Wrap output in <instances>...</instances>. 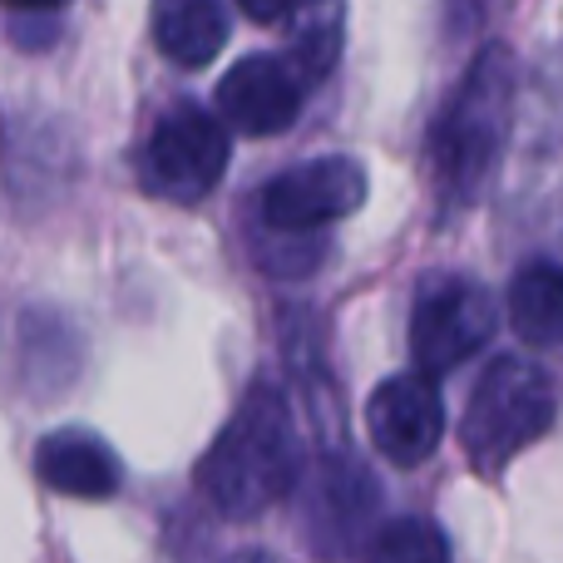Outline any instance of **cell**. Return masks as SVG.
<instances>
[{
    "instance_id": "obj_1",
    "label": "cell",
    "mask_w": 563,
    "mask_h": 563,
    "mask_svg": "<svg viewBox=\"0 0 563 563\" xmlns=\"http://www.w3.org/2000/svg\"><path fill=\"white\" fill-rule=\"evenodd\" d=\"M301 470L291 406L277 386H253V396L218 430L213 450L198 465V485L223 515L253 519L273 509Z\"/></svg>"
},
{
    "instance_id": "obj_2",
    "label": "cell",
    "mask_w": 563,
    "mask_h": 563,
    "mask_svg": "<svg viewBox=\"0 0 563 563\" xmlns=\"http://www.w3.org/2000/svg\"><path fill=\"white\" fill-rule=\"evenodd\" d=\"M509 114H515V55L505 45H489L465 69L430 139L435 194L445 198V208H470V198L485 188L509 134Z\"/></svg>"
},
{
    "instance_id": "obj_3",
    "label": "cell",
    "mask_w": 563,
    "mask_h": 563,
    "mask_svg": "<svg viewBox=\"0 0 563 563\" xmlns=\"http://www.w3.org/2000/svg\"><path fill=\"white\" fill-rule=\"evenodd\" d=\"M559 416V390L534 361L499 356L470 390L460 440L475 470L499 475L519 450H529Z\"/></svg>"
},
{
    "instance_id": "obj_4",
    "label": "cell",
    "mask_w": 563,
    "mask_h": 563,
    "mask_svg": "<svg viewBox=\"0 0 563 563\" xmlns=\"http://www.w3.org/2000/svg\"><path fill=\"white\" fill-rule=\"evenodd\" d=\"M495 331V301L470 277H426L410 307V356L420 376H450Z\"/></svg>"
},
{
    "instance_id": "obj_5",
    "label": "cell",
    "mask_w": 563,
    "mask_h": 563,
    "mask_svg": "<svg viewBox=\"0 0 563 563\" xmlns=\"http://www.w3.org/2000/svg\"><path fill=\"white\" fill-rule=\"evenodd\" d=\"M228 168V124L208 109L178 104L154 124L144 144V188L168 203H194L213 194Z\"/></svg>"
},
{
    "instance_id": "obj_6",
    "label": "cell",
    "mask_w": 563,
    "mask_h": 563,
    "mask_svg": "<svg viewBox=\"0 0 563 563\" xmlns=\"http://www.w3.org/2000/svg\"><path fill=\"white\" fill-rule=\"evenodd\" d=\"M361 203L366 168L356 158H307L263 188V218L277 233H317L336 218H351Z\"/></svg>"
},
{
    "instance_id": "obj_7",
    "label": "cell",
    "mask_w": 563,
    "mask_h": 563,
    "mask_svg": "<svg viewBox=\"0 0 563 563\" xmlns=\"http://www.w3.org/2000/svg\"><path fill=\"white\" fill-rule=\"evenodd\" d=\"M366 430L376 450L390 465L410 470L426 465L435 455L440 435H445V406L430 376H390L371 390L366 400Z\"/></svg>"
},
{
    "instance_id": "obj_8",
    "label": "cell",
    "mask_w": 563,
    "mask_h": 563,
    "mask_svg": "<svg viewBox=\"0 0 563 563\" xmlns=\"http://www.w3.org/2000/svg\"><path fill=\"white\" fill-rule=\"evenodd\" d=\"M301 89L307 79L291 69V59L282 55H247L243 65H233L218 85V109H223V124L238 134H282V129L297 119L301 109Z\"/></svg>"
},
{
    "instance_id": "obj_9",
    "label": "cell",
    "mask_w": 563,
    "mask_h": 563,
    "mask_svg": "<svg viewBox=\"0 0 563 563\" xmlns=\"http://www.w3.org/2000/svg\"><path fill=\"white\" fill-rule=\"evenodd\" d=\"M371 499H376V489H371L366 470L351 460H327L307 489V539L327 554H341L356 539V529L366 525L361 515L371 509Z\"/></svg>"
},
{
    "instance_id": "obj_10",
    "label": "cell",
    "mask_w": 563,
    "mask_h": 563,
    "mask_svg": "<svg viewBox=\"0 0 563 563\" xmlns=\"http://www.w3.org/2000/svg\"><path fill=\"white\" fill-rule=\"evenodd\" d=\"M35 470L55 495L69 499H109L119 495V460L89 430H55V435L40 440L35 450Z\"/></svg>"
},
{
    "instance_id": "obj_11",
    "label": "cell",
    "mask_w": 563,
    "mask_h": 563,
    "mask_svg": "<svg viewBox=\"0 0 563 563\" xmlns=\"http://www.w3.org/2000/svg\"><path fill=\"white\" fill-rule=\"evenodd\" d=\"M154 45L174 65L203 69L228 45L223 0H154Z\"/></svg>"
},
{
    "instance_id": "obj_12",
    "label": "cell",
    "mask_w": 563,
    "mask_h": 563,
    "mask_svg": "<svg viewBox=\"0 0 563 563\" xmlns=\"http://www.w3.org/2000/svg\"><path fill=\"white\" fill-rule=\"evenodd\" d=\"M509 321L529 346H559L563 341V267L529 263L509 287Z\"/></svg>"
},
{
    "instance_id": "obj_13",
    "label": "cell",
    "mask_w": 563,
    "mask_h": 563,
    "mask_svg": "<svg viewBox=\"0 0 563 563\" xmlns=\"http://www.w3.org/2000/svg\"><path fill=\"white\" fill-rule=\"evenodd\" d=\"M366 563H450V539L430 519H390L371 539Z\"/></svg>"
},
{
    "instance_id": "obj_14",
    "label": "cell",
    "mask_w": 563,
    "mask_h": 563,
    "mask_svg": "<svg viewBox=\"0 0 563 563\" xmlns=\"http://www.w3.org/2000/svg\"><path fill=\"white\" fill-rule=\"evenodd\" d=\"M238 5H243L253 20H263V25H273V20L297 15V10H301V0H238Z\"/></svg>"
},
{
    "instance_id": "obj_15",
    "label": "cell",
    "mask_w": 563,
    "mask_h": 563,
    "mask_svg": "<svg viewBox=\"0 0 563 563\" xmlns=\"http://www.w3.org/2000/svg\"><path fill=\"white\" fill-rule=\"evenodd\" d=\"M5 5H20V10H45V5H59V0H5Z\"/></svg>"
},
{
    "instance_id": "obj_16",
    "label": "cell",
    "mask_w": 563,
    "mask_h": 563,
    "mask_svg": "<svg viewBox=\"0 0 563 563\" xmlns=\"http://www.w3.org/2000/svg\"><path fill=\"white\" fill-rule=\"evenodd\" d=\"M228 563H273V559H267V554H257V549H247V554H233Z\"/></svg>"
}]
</instances>
